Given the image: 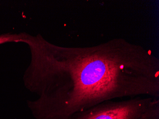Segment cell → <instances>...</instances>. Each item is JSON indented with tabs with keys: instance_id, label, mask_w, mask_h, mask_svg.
<instances>
[{
	"instance_id": "1",
	"label": "cell",
	"mask_w": 159,
	"mask_h": 119,
	"mask_svg": "<svg viewBox=\"0 0 159 119\" xmlns=\"http://www.w3.org/2000/svg\"><path fill=\"white\" fill-rule=\"evenodd\" d=\"M37 102L42 119H70L99 104L125 97H159V60L125 39L90 47L50 43Z\"/></svg>"
},
{
	"instance_id": "2",
	"label": "cell",
	"mask_w": 159,
	"mask_h": 119,
	"mask_svg": "<svg viewBox=\"0 0 159 119\" xmlns=\"http://www.w3.org/2000/svg\"><path fill=\"white\" fill-rule=\"evenodd\" d=\"M70 119H159V99L139 96L124 101H107Z\"/></svg>"
},
{
	"instance_id": "3",
	"label": "cell",
	"mask_w": 159,
	"mask_h": 119,
	"mask_svg": "<svg viewBox=\"0 0 159 119\" xmlns=\"http://www.w3.org/2000/svg\"><path fill=\"white\" fill-rule=\"evenodd\" d=\"M27 34L25 33L19 34H8L0 35V45L5 43L16 42L25 43L27 39Z\"/></svg>"
}]
</instances>
